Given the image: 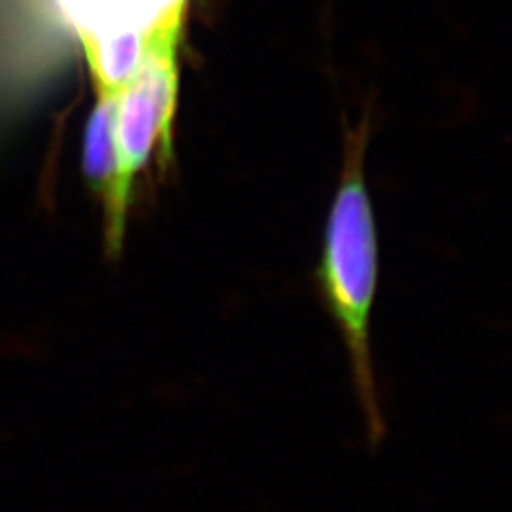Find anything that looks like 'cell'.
Segmentation results:
<instances>
[{"instance_id":"cell-4","label":"cell","mask_w":512,"mask_h":512,"mask_svg":"<svg viewBox=\"0 0 512 512\" xmlns=\"http://www.w3.org/2000/svg\"><path fill=\"white\" fill-rule=\"evenodd\" d=\"M95 95H97V101L84 133L82 165H84L86 177L97 188L103 202L105 251L110 258H118L126 238L133 190L122 177L116 141H114L116 95H110V93H95Z\"/></svg>"},{"instance_id":"cell-2","label":"cell","mask_w":512,"mask_h":512,"mask_svg":"<svg viewBox=\"0 0 512 512\" xmlns=\"http://www.w3.org/2000/svg\"><path fill=\"white\" fill-rule=\"evenodd\" d=\"M184 23L158 33L128 84L116 93L114 141L122 177H135L156 150L171 148V128L179 101V46Z\"/></svg>"},{"instance_id":"cell-3","label":"cell","mask_w":512,"mask_h":512,"mask_svg":"<svg viewBox=\"0 0 512 512\" xmlns=\"http://www.w3.org/2000/svg\"><path fill=\"white\" fill-rule=\"evenodd\" d=\"M84 54L122 38L150 42L165 27L183 23L188 0H55Z\"/></svg>"},{"instance_id":"cell-1","label":"cell","mask_w":512,"mask_h":512,"mask_svg":"<svg viewBox=\"0 0 512 512\" xmlns=\"http://www.w3.org/2000/svg\"><path fill=\"white\" fill-rule=\"evenodd\" d=\"M365 139L351 143L348 165L336 190L325 224L317 291L342 336L366 437L378 446L385 437V418L378 395L370 346V317L378 291L380 251L374 209L363 173Z\"/></svg>"}]
</instances>
